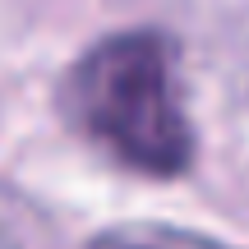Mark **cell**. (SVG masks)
<instances>
[{
    "label": "cell",
    "mask_w": 249,
    "mask_h": 249,
    "mask_svg": "<svg viewBox=\"0 0 249 249\" xmlns=\"http://www.w3.org/2000/svg\"><path fill=\"white\" fill-rule=\"evenodd\" d=\"M65 111L79 134L129 171L166 180L194 161L176 51L157 33H120L97 42L65 83Z\"/></svg>",
    "instance_id": "6da1fadb"
},
{
    "label": "cell",
    "mask_w": 249,
    "mask_h": 249,
    "mask_svg": "<svg viewBox=\"0 0 249 249\" xmlns=\"http://www.w3.org/2000/svg\"><path fill=\"white\" fill-rule=\"evenodd\" d=\"M0 249H51L46 213L9 185H0Z\"/></svg>",
    "instance_id": "7a4b0ae2"
},
{
    "label": "cell",
    "mask_w": 249,
    "mask_h": 249,
    "mask_svg": "<svg viewBox=\"0 0 249 249\" xmlns=\"http://www.w3.org/2000/svg\"><path fill=\"white\" fill-rule=\"evenodd\" d=\"M92 249H226V245L194 231H176V226H116V231L97 235Z\"/></svg>",
    "instance_id": "3957f363"
}]
</instances>
